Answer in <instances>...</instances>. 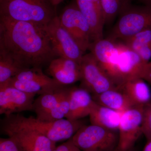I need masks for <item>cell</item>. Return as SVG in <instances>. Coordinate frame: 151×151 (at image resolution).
I'll use <instances>...</instances> for the list:
<instances>
[{
    "label": "cell",
    "mask_w": 151,
    "mask_h": 151,
    "mask_svg": "<svg viewBox=\"0 0 151 151\" xmlns=\"http://www.w3.org/2000/svg\"><path fill=\"white\" fill-rule=\"evenodd\" d=\"M45 26L0 17V50L25 68H41L57 58Z\"/></svg>",
    "instance_id": "obj_1"
},
{
    "label": "cell",
    "mask_w": 151,
    "mask_h": 151,
    "mask_svg": "<svg viewBox=\"0 0 151 151\" xmlns=\"http://www.w3.org/2000/svg\"><path fill=\"white\" fill-rule=\"evenodd\" d=\"M89 50L117 86L133 78H142L147 63L124 42L103 38L92 42Z\"/></svg>",
    "instance_id": "obj_2"
},
{
    "label": "cell",
    "mask_w": 151,
    "mask_h": 151,
    "mask_svg": "<svg viewBox=\"0 0 151 151\" xmlns=\"http://www.w3.org/2000/svg\"><path fill=\"white\" fill-rule=\"evenodd\" d=\"M57 16L49 0H0V17L45 26Z\"/></svg>",
    "instance_id": "obj_3"
},
{
    "label": "cell",
    "mask_w": 151,
    "mask_h": 151,
    "mask_svg": "<svg viewBox=\"0 0 151 151\" xmlns=\"http://www.w3.org/2000/svg\"><path fill=\"white\" fill-rule=\"evenodd\" d=\"M1 129L20 151H52L56 147V143L26 124L21 114L5 116L1 122Z\"/></svg>",
    "instance_id": "obj_4"
},
{
    "label": "cell",
    "mask_w": 151,
    "mask_h": 151,
    "mask_svg": "<svg viewBox=\"0 0 151 151\" xmlns=\"http://www.w3.org/2000/svg\"><path fill=\"white\" fill-rule=\"evenodd\" d=\"M149 29H151V8L131 4L119 15L110 38L123 42Z\"/></svg>",
    "instance_id": "obj_5"
},
{
    "label": "cell",
    "mask_w": 151,
    "mask_h": 151,
    "mask_svg": "<svg viewBox=\"0 0 151 151\" xmlns=\"http://www.w3.org/2000/svg\"><path fill=\"white\" fill-rule=\"evenodd\" d=\"M118 132L86 124L71 139L81 151H111L118 146Z\"/></svg>",
    "instance_id": "obj_6"
},
{
    "label": "cell",
    "mask_w": 151,
    "mask_h": 151,
    "mask_svg": "<svg viewBox=\"0 0 151 151\" xmlns=\"http://www.w3.org/2000/svg\"><path fill=\"white\" fill-rule=\"evenodd\" d=\"M60 24L75 40L82 52L92 43L91 29L76 4L73 2L63 9L58 16Z\"/></svg>",
    "instance_id": "obj_7"
},
{
    "label": "cell",
    "mask_w": 151,
    "mask_h": 151,
    "mask_svg": "<svg viewBox=\"0 0 151 151\" xmlns=\"http://www.w3.org/2000/svg\"><path fill=\"white\" fill-rule=\"evenodd\" d=\"M22 118L28 125L56 143L69 139L81 127L86 125L82 119L43 121L33 116L26 117L22 115Z\"/></svg>",
    "instance_id": "obj_8"
},
{
    "label": "cell",
    "mask_w": 151,
    "mask_h": 151,
    "mask_svg": "<svg viewBox=\"0 0 151 151\" xmlns=\"http://www.w3.org/2000/svg\"><path fill=\"white\" fill-rule=\"evenodd\" d=\"M80 64L81 73L80 87L92 95L101 94L118 87L100 67L91 52L84 55Z\"/></svg>",
    "instance_id": "obj_9"
},
{
    "label": "cell",
    "mask_w": 151,
    "mask_h": 151,
    "mask_svg": "<svg viewBox=\"0 0 151 151\" xmlns=\"http://www.w3.org/2000/svg\"><path fill=\"white\" fill-rule=\"evenodd\" d=\"M45 28L57 57L73 60L80 63L84 52L60 24L58 16L52 20Z\"/></svg>",
    "instance_id": "obj_10"
},
{
    "label": "cell",
    "mask_w": 151,
    "mask_h": 151,
    "mask_svg": "<svg viewBox=\"0 0 151 151\" xmlns=\"http://www.w3.org/2000/svg\"><path fill=\"white\" fill-rule=\"evenodd\" d=\"M143 107L136 105L122 113L118 130V148L127 150L134 147L135 143L143 134Z\"/></svg>",
    "instance_id": "obj_11"
},
{
    "label": "cell",
    "mask_w": 151,
    "mask_h": 151,
    "mask_svg": "<svg viewBox=\"0 0 151 151\" xmlns=\"http://www.w3.org/2000/svg\"><path fill=\"white\" fill-rule=\"evenodd\" d=\"M35 95L12 86L0 87V114L8 116L24 111H33Z\"/></svg>",
    "instance_id": "obj_12"
},
{
    "label": "cell",
    "mask_w": 151,
    "mask_h": 151,
    "mask_svg": "<svg viewBox=\"0 0 151 151\" xmlns=\"http://www.w3.org/2000/svg\"><path fill=\"white\" fill-rule=\"evenodd\" d=\"M47 71L55 80L65 86L80 81L81 79L80 63L68 58H54L49 63Z\"/></svg>",
    "instance_id": "obj_13"
},
{
    "label": "cell",
    "mask_w": 151,
    "mask_h": 151,
    "mask_svg": "<svg viewBox=\"0 0 151 151\" xmlns=\"http://www.w3.org/2000/svg\"><path fill=\"white\" fill-rule=\"evenodd\" d=\"M76 1L89 23L92 42L103 39L105 24L101 7L94 2V0H76Z\"/></svg>",
    "instance_id": "obj_14"
},
{
    "label": "cell",
    "mask_w": 151,
    "mask_h": 151,
    "mask_svg": "<svg viewBox=\"0 0 151 151\" xmlns=\"http://www.w3.org/2000/svg\"><path fill=\"white\" fill-rule=\"evenodd\" d=\"M94 101L92 94L81 87L72 86L70 95V108L65 119H81L89 116Z\"/></svg>",
    "instance_id": "obj_15"
},
{
    "label": "cell",
    "mask_w": 151,
    "mask_h": 151,
    "mask_svg": "<svg viewBox=\"0 0 151 151\" xmlns=\"http://www.w3.org/2000/svg\"><path fill=\"white\" fill-rule=\"evenodd\" d=\"M71 87L63 86L54 91L40 95L35 100L33 104V111L36 115V118L39 120H42L70 93Z\"/></svg>",
    "instance_id": "obj_16"
},
{
    "label": "cell",
    "mask_w": 151,
    "mask_h": 151,
    "mask_svg": "<svg viewBox=\"0 0 151 151\" xmlns=\"http://www.w3.org/2000/svg\"><path fill=\"white\" fill-rule=\"evenodd\" d=\"M122 113L94 102L89 114V121L92 125L118 131Z\"/></svg>",
    "instance_id": "obj_17"
},
{
    "label": "cell",
    "mask_w": 151,
    "mask_h": 151,
    "mask_svg": "<svg viewBox=\"0 0 151 151\" xmlns=\"http://www.w3.org/2000/svg\"><path fill=\"white\" fill-rule=\"evenodd\" d=\"M92 95L93 100L97 104L122 113L136 106L120 87Z\"/></svg>",
    "instance_id": "obj_18"
},
{
    "label": "cell",
    "mask_w": 151,
    "mask_h": 151,
    "mask_svg": "<svg viewBox=\"0 0 151 151\" xmlns=\"http://www.w3.org/2000/svg\"><path fill=\"white\" fill-rule=\"evenodd\" d=\"M120 87L136 106L144 105L151 102L150 89L143 78L128 80Z\"/></svg>",
    "instance_id": "obj_19"
},
{
    "label": "cell",
    "mask_w": 151,
    "mask_h": 151,
    "mask_svg": "<svg viewBox=\"0 0 151 151\" xmlns=\"http://www.w3.org/2000/svg\"><path fill=\"white\" fill-rule=\"evenodd\" d=\"M63 86L65 85L60 84L55 80L51 81H42L19 80L12 78L6 84L0 87L12 86L24 92L40 95L54 91Z\"/></svg>",
    "instance_id": "obj_20"
},
{
    "label": "cell",
    "mask_w": 151,
    "mask_h": 151,
    "mask_svg": "<svg viewBox=\"0 0 151 151\" xmlns=\"http://www.w3.org/2000/svg\"><path fill=\"white\" fill-rule=\"evenodd\" d=\"M146 63L151 58V29L145 30L122 42Z\"/></svg>",
    "instance_id": "obj_21"
},
{
    "label": "cell",
    "mask_w": 151,
    "mask_h": 151,
    "mask_svg": "<svg viewBox=\"0 0 151 151\" xmlns=\"http://www.w3.org/2000/svg\"><path fill=\"white\" fill-rule=\"evenodd\" d=\"M24 68L11 55L0 50V86L6 84Z\"/></svg>",
    "instance_id": "obj_22"
},
{
    "label": "cell",
    "mask_w": 151,
    "mask_h": 151,
    "mask_svg": "<svg viewBox=\"0 0 151 151\" xmlns=\"http://www.w3.org/2000/svg\"><path fill=\"white\" fill-rule=\"evenodd\" d=\"M133 0H100L105 24H111Z\"/></svg>",
    "instance_id": "obj_23"
},
{
    "label": "cell",
    "mask_w": 151,
    "mask_h": 151,
    "mask_svg": "<svg viewBox=\"0 0 151 151\" xmlns=\"http://www.w3.org/2000/svg\"><path fill=\"white\" fill-rule=\"evenodd\" d=\"M19 80H33L42 81H51L55 79L49 77L43 73L41 68H29L23 69L12 78Z\"/></svg>",
    "instance_id": "obj_24"
},
{
    "label": "cell",
    "mask_w": 151,
    "mask_h": 151,
    "mask_svg": "<svg viewBox=\"0 0 151 151\" xmlns=\"http://www.w3.org/2000/svg\"><path fill=\"white\" fill-rule=\"evenodd\" d=\"M142 130L147 140L151 139V102L143 107Z\"/></svg>",
    "instance_id": "obj_25"
},
{
    "label": "cell",
    "mask_w": 151,
    "mask_h": 151,
    "mask_svg": "<svg viewBox=\"0 0 151 151\" xmlns=\"http://www.w3.org/2000/svg\"><path fill=\"white\" fill-rule=\"evenodd\" d=\"M0 151H20L16 144L10 138L0 139Z\"/></svg>",
    "instance_id": "obj_26"
},
{
    "label": "cell",
    "mask_w": 151,
    "mask_h": 151,
    "mask_svg": "<svg viewBox=\"0 0 151 151\" xmlns=\"http://www.w3.org/2000/svg\"><path fill=\"white\" fill-rule=\"evenodd\" d=\"M52 151H81L73 143L71 138L65 142L55 147Z\"/></svg>",
    "instance_id": "obj_27"
},
{
    "label": "cell",
    "mask_w": 151,
    "mask_h": 151,
    "mask_svg": "<svg viewBox=\"0 0 151 151\" xmlns=\"http://www.w3.org/2000/svg\"><path fill=\"white\" fill-rule=\"evenodd\" d=\"M142 78L151 84V62L146 63Z\"/></svg>",
    "instance_id": "obj_28"
},
{
    "label": "cell",
    "mask_w": 151,
    "mask_h": 151,
    "mask_svg": "<svg viewBox=\"0 0 151 151\" xmlns=\"http://www.w3.org/2000/svg\"><path fill=\"white\" fill-rule=\"evenodd\" d=\"M142 3L143 5L147 6L151 8V0H137Z\"/></svg>",
    "instance_id": "obj_29"
},
{
    "label": "cell",
    "mask_w": 151,
    "mask_h": 151,
    "mask_svg": "<svg viewBox=\"0 0 151 151\" xmlns=\"http://www.w3.org/2000/svg\"><path fill=\"white\" fill-rule=\"evenodd\" d=\"M143 151H151V139L147 141Z\"/></svg>",
    "instance_id": "obj_30"
},
{
    "label": "cell",
    "mask_w": 151,
    "mask_h": 151,
    "mask_svg": "<svg viewBox=\"0 0 151 151\" xmlns=\"http://www.w3.org/2000/svg\"><path fill=\"white\" fill-rule=\"evenodd\" d=\"M50 2L52 3V5L55 6L56 7V6L58 5L59 4H60L61 2L63 1V0H49Z\"/></svg>",
    "instance_id": "obj_31"
},
{
    "label": "cell",
    "mask_w": 151,
    "mask_h": 151,
    "mask_svg": "<svg viewBox=\"0 0 151 151\" xmlns=\"http://www.w3.org/2000/svg\"><path fill=\"white\" fill-rule=\"evenodd\" d=\"M111 151H136V149H135L134 147L130 149V150H120L119 148L117 147L115 149L111 150Z\"/></svg>",
    "instance_id": "obj_32"
}]
</instances>
